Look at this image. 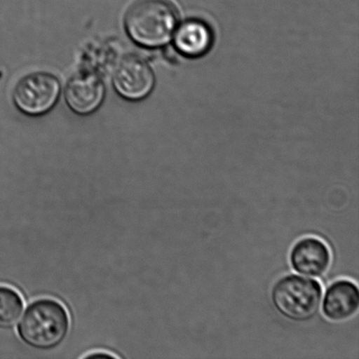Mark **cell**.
<instances>
[{"mask_svg": "<svg viewBox=\"0 0 359 359\" xmlns=\"http://www.w3.org/2000/svg\"><path fill=\"white\" fill-rule=\"evenodd\" d=\"M213 35L209 26L202 20H189L182 24L175 37L177 50L189 57L205 54L212 44Z\"/></svg>", "mask_w": 359, "mask_h": 359, "instance_id": "obj_9", "label": "cell"}, {"mask_svg": "<svg viewBox=\"0 0 359 359\" xmlns=\"http://www.w3.org/2000/svg\"><path fill=\"white\" fill-rule=\"evenodd\" d=\"M61 93L57 77L47 72H34L24 76L14 88L13 98L15 107L22 114L41 116L48 114Z\"/></svg>", "mask_w": 359, "mask_h": 359, "instance_id": "obj_4", "label": "cell"}, {"mask_svg": "<svg viewBox=\"0 0 359 359\" xmlns=\"http://www.w3.org/2000/svg\"><path fill=\"white\" fill-rule=\"evenodd\" d=\"M65 95L66 103L72 111L79 115H90L103 103L105 87L96 74L83 72L69 79Z\"/></svg>", "mask_w": 359, "mask_h": 359, "instance_id": "obj_7", "label": "cell"}, {"mask_svg": "<svg viewBox=\"0 0 359 359\" xmlns=\"http://www.w3.org/2000/svg\"><path fill=\"white\" fill-rule=\"evenodd\" d=\"M332 259L329 246L316 237L301 238L293 245L290 255L292 269L306 277L325 276L330 269Z\"/></svg>", "mask_w": 359, "mask_h": 359, "instance_id": "obj_6", "label": "cell"}, {"mask_svg": "<svg viewBox=\"0 0 359 359\" xmlns=\"http://www.w3.org/2000/svg\"><path fill=\"white\" fill-rule=\"evenodd\" d=\"M24 311L21 295L13 288L0 286V330H12Z\"/></svg>", "mask_w": 359, "mask_h": 359, "instance_id": "obj_10", "label": "cell"}, {"mask_svg": "<svg viewBox=\"0 0 359 359\" xmlns=\"http://www.w3.org/2000/svg\"><path fill=\"white\" fill-rule=\"evenodd\" d=\"M116 357L114 355L104 353H97L90 355H88L86 358H115Z\"/></svg>", "mask_w": 359, "mask_h": 359, "instance_id": "obj_11", "label": "cell"}, {"mask_svg": "<svg viewBox=\"0 0 359 359\" xmlns=\"http://www.w3.org/2000/svg\"><path fill=\"white\" fill-rule=\"evenodd\" d=\"M322 311L329 321L343 323L358 314L359 291L357 284L339 280L330 284L323 295Z\"/></svg>", "mask_w": 359, "mask_h": 359, "instance_id": "obj_8", "label": "cell"}, {"mask_svg": "<svg viewBox=\"0 0 359 359\" xmlns=\"http://www.w3.org/2000/svg\"><path fill=\"white\" fill-rule=\"evenodd\" d=\"M175 26L177 11L168 0H137L125 17L126 33L144 48L166 44Z\"/></svg>", "mask_w": 359, "mask_h": 359, "instance_id": "obj_2", "label": "cell"}, {"mask_svg": "<svg viewBox=\"0 0 359 359\" xmlns=\"http://www.w3.org/2000/svg\"><path fill=\"white\" fill-rule=\"evenodd\" d=\"M69 329V316L65 306L54 299L42 298L28 305L17 330L26 346L47 351L61 346Z\"/></svg>", "mask_w": 359, "mask_h": 359, "instance_id": "obj_1", "label": "cell"}, {"mask_svg": "<svg viewBox=\"0 0 359 359\" xmlns=\"http://www.w3.org/2000/svg\"><path fill=\"white\" fill-rule=\"evenodd\" d=\"M114 86L123 98L129 101H140L153 90V70L145 60L136 55L123 58L116 67Z\"/></svg>", "mask_w": 359, "mask_h": 359, "instance_id": "obj_5", "label": "cell"}, {"mask_svg": "<svg viewBox=\"0 0 359 359\" xmlns=\"http://www.w3.org/2000/svg\"><path fill=\"white\" fill-rule=\"evenodd\" d=\"M323 287L318 280L288 274L273 284L271 300L276 311L293 323H308L321 308Z\"/></svg>", "mask_w": 359, "mask_h": 359, "instance_id": "obj_3", "label": "cell"}]
</instances>
